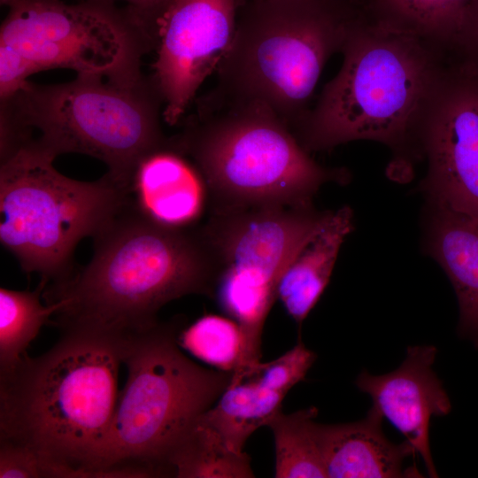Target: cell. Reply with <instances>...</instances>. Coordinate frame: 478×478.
<instances>
[{"mask_svg":"<svg viewBox=\"0 0 478 478\" xmlns=\"http://www.w3.org/2000/svg\"><path fill=\"white\" fill-rule=\"evenodd\" d=\"M383 419L372 405L365 418L354 422L315 423L327 478L404 476L405 459L415 451L406 440L395 443L387 438Z\"/></svg>","mask_w":478,"mask_h":478,"instance_id":"9a60e30c","label":"cell"},{"mask_svg":"<svg viewBox=\"0 0 478 478\" xmlns=\"http://www.w3.org/2000/svg\"><path fill=\"white\" fill-rule=\"evenodd\" d=\"M45 288L41 281L34 291L0 289V375L14 368L41 328L58 310L57 303L42 304Z\"/></svg>","mask_w":478,"mask_h":478,"instance_id":"7402d4cb","label":"cell"},{"mask_svg":"<svg viewBox=\"0 0 478 478\" xmlns=\"http://www.w3.org/2000/svg\"><path fill=\"white\" fill-rule=\"evenodd\" d=\"M338 73L292 131L307 151L356 140L387 145L395 166L423 158L422 135L456 50L364 17L341 52Z\"/></svg>","mask_w":478,"mask_h":478,"instance_id":"7a4b0ae2","label":"cell"},{"mask_svg":"<svg viewBox=\"0 0 478 478\" xmlns=\"http://www.w3.org/2000/svg\"><path fill=\"white\" fill-rule=\"evenodd\" d=\"M181 326L159 322L124 343L127 382L84 477L172 476L170 456L233 374L184 355L177 341Z\"/></svg>","mask_w":478,"mask_h":478,"instance_id":"8992f818","label":"cell"},{"mask_svg":"<svg viewBox=\"0 0 478 478\" xmlns=\"http://www.w3.org/2000/svg\"><path fill=\"white\" fill-rule=\"evenodd\" d=\"M261 361V360H260ZM237 368L219 400L201 415L229 448L243 452L250 436L282 411L289 391L277 387L259 362Z\"/></svg>","mask_w":478,"mask_h":478,"instance_id":"ac0fdd59","label":"cell"},{"mask_svg":"<svg viewBox=\"0 0 478 478\" xmlns=\"http://www.w3.org/2000/svg\"><path fill=\"white\" fill-rule=\"evenodd\" d=\"M94 238L90 261L45 288L58 303L57 324L122 343L156 327L158 312L191 294L213 297L216 271L201 227H173L146 215L132 199Z\"/></svg>","mask_w":478,"mask_h":478,"instance_id":"6da1fadb","label":"cell"},{"mask_svg":"<svg viewBox=\"0 0 478 478\" xmlns=\"http://www.w3.org/2000/svg\"><path fill=\"white\" fill-rule=\"evenodd\" d=\"M1 478L46 477V468L32 449L6 440H0Z\"/></svg>","mask_w":478,"mask_h":478,"instance_id":"cb8c5ba5","label":"cell"},{"mask_svg":"<svg viewBox=\"0 0 478 478\" xmlns=\"http://www.w3.org/2000/svg\"><path fill=\"white\" fill-rule=\"evenodd\" d=\"M471 0H364L372 20L459 50Z\"/></svg>","mask_w":478,"mask_h":478,"instance_id":"d6986e66","label":"cell"},{"mask_svg":"<svg viewBox=\"0 0 478 478\" xmlns=\"http://www.w3.org/2000/svg\"><path fill=\"white\" fill-rule=\"evenodd\" d=\"M245 1H251V0H243V2H245Z\"/></svg>","mask_w":478,"mask_h":478,"instance_id":"4316f807","label":"cell"},{"mask_svg":"<svg viewBox=\"0 0 478 478\" xmlns=\"http://www.w3.org/2000/svg\"><path fill=\"white\" fill-rule=\"evenodd\" d=\"M194 103L171 140L203 175L212 210L311 205L323 184L346 176L317 163L262 101L214 88Z\"/></svg>","mask_w":478,"mask_h":478,"instance_id":"5b68a950","label":"cell"},{"mask_svg":"<svg viewBox=\"0 0 478 478\" xmlns=\"http://www.w3.org/2000/svg\"><path fill=\"white\" fill-rule=\"evenodd\" d=\"M243 0H175L155 26L150 76L163 103V119L181 121L204 81L216 72L235 36Z\"/></svg>","mask_w":478,"mask_h":478,"instance_id":"7c38bea8","label":"cell"},{"mask_svg":"<svg viewBox=\"0 0 478 478\" xmlns=\"http://www.w3.org/2000/svg\"><path fill=\"white\" fill-rule=\"evenodd\" d=\"M352 227L351 208L331 212L281 275L277 298L299 327L326 289L341 246Z\"/></svg>","mask_w":478,"mask_h":478,"instance_id":"e0dca14e","label":"cell"},{"mask_svg":"<svg viewBox=\"0 0 478 478\" xmlns=\"http://www.w3.org/2000/svg\"><path fill=\"white\" fill-rule=\"evenodd\" d=\"M7 14L0 45L18 53L32 73L55 68L133 84L145 76L143 56L154 50L149 35L127 11L87 0H1Z\"/></svg>","mask_w":478,"mask_h":478,"instance_id":"30bf717a","label":"cell"},{"mask_svg":"<svg viewBox=\"0 0 478 478\" xmlns=\"http://www.w3.org/2000/svg\"><path fill=\"white\" fill-rule=\"evenodd\" d=\"M0 102L1 158L27 145L56 158L88 155L132 193L141 160L169 142L161 126L164 103L150 76L133 84L96 74L56 84L28 81Z\"/></svg>","mask_w":478,"mask_h":478,"instance_id":"277c9868","label":"cell"},{"mask_svg":"<svg viewBox=\"0 0 478 478\" xmlns=\"http://www.w3.org/2000/svg\"><path fill=\"white\" fill-rule=\"evenodd\" d=\"M436 353L433 345L410 346L395 370L380 375L364 370L355 381L421 457L430 477L438 476L430 450V421L451 410L449 396L433 369Z\"/></svg>","mask_w":478,"mask_h":478,"instance_id":"4fadbf2b","label":"cell"},{"mask_svg":"<svg viewBox=\"0 0 478 478\" xmlns=\"http://www.w3.org/2000/svg\"><path fill=\"white\" fill-rule=\"evenodd\" d=\"M430 203L478 219V58L456 52L422 135Z\"/></svg>","mask_w":478,"mask_h":478,"instance_id":"8fae6325","label":"cell"},{"mask_svg":"<svg viewBox=\"0 0 478 478\" xmlns=\"http://www.w3.org/2000/svg\"><path fill=\"white\" fill-rule=\"evenodd\" d=\"M429 204L428 251L454 288L459 307V333L478 346V219Z\"/></svg>","mask_w":478,"mask_h":478,"instance_id":"2e32d148","label":"cell"},{"mask_svg":"<svg viewBox=\"0 0 478 478\" xmlns=\"http://www.w3.org/2000/svg\"><path fill=\"white\" fill-rule=\"evenodd\" d=\"M169 467L177 478L254 477L247 453L229 448L201 415L173 451Z\"/></svg>","mask_w":478,"mask_h":478,"instance_id":"ffe728a7","label":"cell"},{"mask_svg":"<svg viewBox=\"0 0 478 478\" xmlns=\"http://www.w3.org/2000/svg\"><path fill=\"white\" fill-rule=\"evenodd\" d=\"M459 51L478 58V0H471L459 42Z\"/></svg>","mask_w":478,"mask_h":478,"instance_id":"484cf974","label":"cell"},{"mask_svg":"<svg viewBox=\"0 0 478 478\" xmlns=\"http://www.w3.org/2000/svg\"><path fill=\"white\" fill-rule=\"evenodd\" d=\"M55 158L27 145L0 166V241L46 286L67 280L78 243L95 236L133 199L107 173L95 181L63 175Z\"/></svg>","mask_w":478,"mask_h":478,"instance_id":"ba28073f","label":"cell"},{"mask_svg":"<svg viewBox=\"0 0 478 478\" xmlns=\"http://www.w3.org/2000/svg\"><path fill=\"white\" fill-rule=\"evenodd\" d=\"M365 17L352 0H251L216 73L220 92L270 106L293 131L329 58Z\"/></svg>","mask_w":478,"mask_h":478,"instance_id":"52a82bcc","label":"cell"},{"mask_svg":"<svg viewBox=\"0 0 478 478\" xmlns=\"http://www.w3.org/2000/svg\"><path fill=\"white\" fill-rule=\"evenodd\" d=\"M318 412L314 406L289 414L281 411L266 424L274 443V477L327 478L315 436Z\"/></svg>","mask_w":478,"mask_h":478,"instance_id":"44dd1931","label":"cell"},{"mask_svg":"<svg viewBox=\"0 0 478 478\" xmlns=\"http://www.w3.org/2000/svg\"><path fill=\"white\" fill-rule=\"evenodd\" d=\"M136 204L150 219L168 227H187L201 216L207 186L194 162L172 143L150 152L134 176Z\"/></svg>","mask_w":478,"mask_h":478,"instance_id":"5bb4252c","label":"cell"},{"mask_svg":"<svg viewBox=\"0 0 478 478\" xmlns=\"http://www.w3.org/2000/svg\"><path fill=\"white\" fill-rule=\"evenodd\" d=\"M330 212L312 204L212 210L201 227L216 271L213 297L244 335L239 367L261 360L263 328L281 277Z\"/></svg>","mask_w":478,"mask_h":478,"instance_id":"9c48e42d","label":"cell"},{"mask_svg":"<svg viewBox=\"0 0 478 478\" xmlns=\"http://www.w3.org/2000/svg\"><path fill=\"white\" fill-rule=\"evenodd\" d=\"M112 4L115 0H94ZM127 3V12L155 41L158 19L175 0H120Z\"/></svg>","mask_w":478,"mask_h":478,"instance_id":"d4e9b609","label":"cell"},{"mask_svg":"<svg viewBox=\"0 0 478 478\" xmlns=\"http://www.w3.org/2000/svg\"><path fill=\"white\" fill-rule=\"evenodd\" d=\"M123 355L122 343L81 330L25 354L0 375V440L35 451L46 478H83L114 412Z\"/></svg>","mask_w":478,"mask_h":478,"instance_id":"3957f363","label":"cell"},{"mask_svg":"<svg viewBox=\"0 0 478 478\" xmlns=\"http://www.w3.org/2000/svg\"><path fill=\"white\" fill-rule=\"evenodd\" d=\"M177 341L188 352L218 370L234 372L243 358L244 335L234 319L204 315L181 328Z\"/></svg>","mask_w":478,"mask_h":478,"instance_id":"603a6c76","label":"cell"}]
</instances>
